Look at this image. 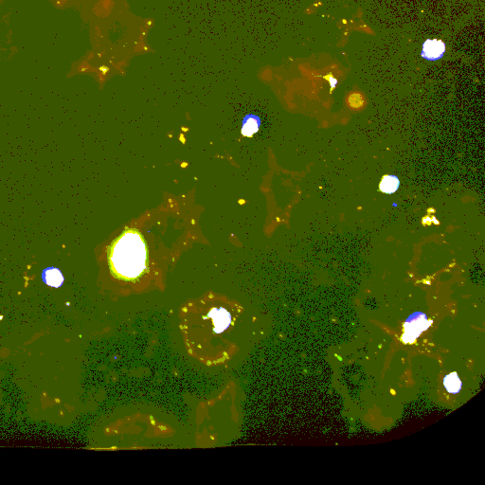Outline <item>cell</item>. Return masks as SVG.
I'll return each instance as SVG.
<instances>
[{
	"label": "cell",
	"instance_id": "1",
	"mask_svg": "<svg viewBox=\"0 0 485 485\" xmlns=\"http://www.w3.org/2000/svg\"><path fill=\"white\" fill-rule=\"evenodd\" d=\"M108 259L114 276L126 281L139 277L147 265V247L141 234L135 229L123 233L111 245Z\"/></svg>",
	"mask_w": 485,
	"mask_h": 485
},
{
	"label": "cell",
	"instance_id": "2",
	"mask_svg": "<svg viewBox=\"0 0 485 485\" xmlns=\"http://www.w3.org/2000/svg\"><path fill=\"white\" fill-rule=\"evenodd\" d=\"M432 322L429 321L428 315L423 312H416L410 315L404 323V334L401 340L405 344H412L427 331Z\"/></svg>",
	"mask_w": 485,
	"mask_h": 485
},
{
	"label": "cell",
	"instance_id": "3",
	"mask_svg": "<svg viewBox=\"0 0 485 485\" xmlns=\"http://www.w3.org/2000/svg\"><path fill=\"white\" fill-rule=\"evenodd\" d=\"M446 52V45L437 39H428L423 45L422 57L429 61H437Z\"/></svg>",
	"mask_w": 485,
	"mask_h": 485
},
{
	"label": "cell",
	"instance_id": "4",
	"mask_svg": "<svg viewBox=\"0 0 485 485\" xmlns=\"http://www.w3.org/2000/svg\"><path fill=\"white\" fill-rule=\"evenodd\" d=\"M42 280L45 284L53 288L61 287L65 282L63 273L56 267H48L42 272Z\"/></svg>",
	"mask_w": 485,
	"mask_h": 485
},
{
	"label": "cell",
	"instance_id": "5",
	"mask_svg": "<svg viewBox=\"0 0 485 485\" xmlns=\"http://www.w3.org/2000/svg\"><path fill=\"white\" fill-rule=\"evenodd\" d=\"M400 186V181L395 176H384L379 184V189L387 194L391 195L396 192Z\"/></svg>",
	"mask_w": 485,
	"mask_h": 485
},
{
	"label": "cell",
	"instance_id": "6",
	"mask_svg": "<svg viewBox=\"0 0 485 485\" xmlns=\"http://www.w3.org/2000/svg\"><path fill=\"white\" fill-rule=\"evenodd\" d=\"M444 386L449 393L456 394L460 392L462 384L457 372H451L444 379Z\"/></svg>",
	"mask_w": 485,
	"mask_h": 485
},
{
	"label": "cell",
	"instance_id": "7",
	"mask_svg": "<svg viewBox=\"0 0 485 485\" xmlns=\"http://www.w3.org/2000/svg\"><path fill=\"white\" fill-rule=\"evenodd\" d=\"M259 120L256 117H250L246 120L245 124L243 126L242 133L244 136L246 137H252L255 133L258 131L259 129Z\"/></svg>",
	"mask_w": 485,
	"mask_h": 485
},
{
	"label": "cell",
	"instance_id": "8",
	"mask_svg": "<svg viewBox=\"0 0 485 485\" xmlns=\"http://www.w3.org/2000/svg\"><path fill=\"white\" fill-rule=\"evenodd\" d=\"M364 104L363 97L359 93L350 95L348 98V106L353 109H360Z\"/></svg>",
	"mask_w": 485,
	"mask_h": 485
},
{
	"label": "cell",
	"instance_id": "9",
	"mask_svg": "<svg viewBox=\"0 0 485 485\" xmlns=\"http://www.w3.org/2000/svg\"><path fill=\"white\" fill-rule=\"evenodd\" d=\"M329 81H330V82H331V88H332V89H334V88H335V86H336V82H338V81H336L334 78H330V80H329Z\"/></svg>",
	"mask_w": 485,
	"mask_h": 485
}]
</instances>
